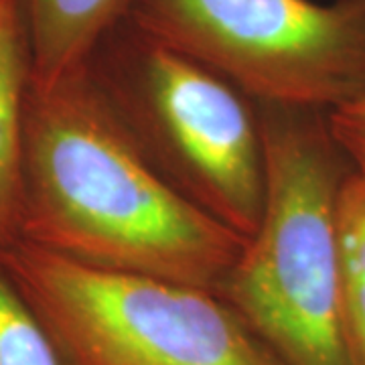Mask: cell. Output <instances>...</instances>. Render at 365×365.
I'll list each match as a JSON object with an SVG mask.
<instances>
[{"label": "cell", "instance_id": "cell-8", "mask_svg": "<svg viewBox=\"0 0 365 365\" xmlns=\"http://www.w3.org/2000/svg\"><path fill=\"white\" fill-rule=\"evenodd\" d=\"M345 323L357 365H365V173L353 170L339 201Z\"/></svg>", "mask_w": 365, "mask_h": 365}, {"label": "cell", "instance_id": "cell-11", "mask_svg": "<svg viewBox=\"0 0 365 365\" xmlns=\"http://www.w3.org/2000/svg\"><path fill=\"white\" fill-rule=\"evenodd\" d=\"M341 2H345V4H349L351 9H355V11H359L361 14H365V0H341Z\"/></svg>", "mask_w": 365, "mask_h": 365}, {"label": "cell", "instance_id": "cell-10", "mask_svg": "<svg viewBox=\"0 0 365 365\" xmlns=\"http://www.w3.org/2000/svg\"><path fill=\"white\" fill-rule=\"evenodd\" d=\"M333 136L351 160L353 169L365 173V96L329 112Z\"/></svg>", "mask_w": 365, "mask_h": 365}, {"label": "cell", "instance_id": "cell-1", "mask_svg": "<svg viewBox=\"0 0 365 365\" xmlns=\"http://www.w3.org/2000/svg\"><path fill=\"white\" fill-rule=\"evenodd\" d=\"M21 242L91 268L209 290L246 244L144 157L90 66L49 88L31 86Z\"/></svg>", "mask_w": 365, "mask_h": 365}, {"label": "cell", "instance_id": "cell-3", "mask_svg": "<svg viewBox=\"0 0 365 365\" xmlns=\"http://www.w3.org/2000/svg\"><path fill=\"white\" fill-rule=\"evenodd\" d=\"M88 66L155 169L189 203L248 240L266 199L258 104L130 19L100 43Z\"/></svg>", "mask_w": 365, "mask_h": 365}, {"label": "cell", "instance_id": "cell-9", "mask_svg": "<svg viewBox=\"0 0 365 365\" xmlns=\"http://www.w3.org/2000/svg\"><path fill=\"white\" fill-rule=\"evenodd\" d=\"M0 365H63L49 331L0 264Z\"/></svg>", "mask_w": 365, "mask_h": 365}, {"label": "cell", "instance_id": "cell-7", "mask_svg": "<svg viewBox=\"0 0 365 365\" xmlns=\"http://www.w3.org/2000/svg\"><path fill=\"white\" fill-rule=\"evenodd\" d=\"M31 55L19 0H0V250L23 240L25 116Z\"/></svg>", "mask_w": 365, "mask_h": 365}, {"label": "cell", "instance_id": "cell-2", "mask_svg": "<svg viewBox=\"0 0 365 365\" xmlns=\"http://www.w3.org/2000/svg\"><path fill=\"white\" fill-rule=\"evenodd\" d=\"M258 108L264 211L213 292L280 365H357L339 250L341 193L355 169L333 136L329 112Z\"/></svg>", "mask_w": 365, "mask_h": 365}, {"label": "cell", "instance_id": "cell-5", "mask_svg": "<svg viewBox=\"0 0 365 365\" xmlns=\"http://www.w3.org/2000/svg\"><path fill=\"white\" fill-rule=\"evenodd\" d=\"M128 19L258 106L335 112L365 96V14L341 0H136Z\"/></svg>", "mask_w": 365, "mask_h": 365}, {"label": "cell", "instance_id": "cell-6", "mask_svg": "<svg viewBox=\"0 0 365 365\" xmlns=\"http://www.w3.org/2000/svg\"><path fill=\"white\" fill-rule=\"evenodd\" d=\"M31 86L49 88L90 63L100 43L128 19L136 0H19Z\"/></svg>", "mask_w": 365, "mask_h": 365}, {"label": "cell", "instance_id": "cell-4", "mask_svg": "<svg viewBox=\"0 0 365 365\" xmlns=\"http://www.w3.org/2000/svg\"><path fill=\"white\" fill-rule=\"evenodd\" d=\"M0 264L63 365H280L213 290L110 272L19 242Z\"/></svg>", "mask_w": 365, "mask_h": 365}]
</instances>
